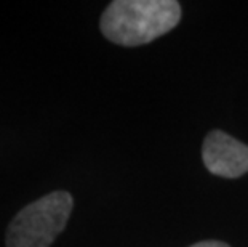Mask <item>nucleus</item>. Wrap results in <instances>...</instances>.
Returning a JSON list of instances; mask_svg holds the SVG:
<instances>
[{"label": "nucleus", "instance_id": "f03ea898", "mask_svg": "<svg viewBox=\"0 0 248 247\" xmlns=\"http://www.w3.org/2000/svg\"><path fill=\"white\" fill-rule=\"evenodd\" d=\"M72 196L55 191L21 209L7 231V247H50L66 228L72 212Z\"/></svg>", "mask_w": 248, "mask_h": 247}, {"label": "nucleus", "instance_id": "f257e3e1", "mask_svg": "<svg viewBox=\"0 0 248 247\" xmlns=\"http://www.w3.org/2000/svg\"><path fill=\"white\" fill-rule=\"evenodd\" d=\"M181 19L176 0H115L104 10L101 33L124 47H138L159 39Z\"/></svg>", "mask_w": 248, "mask_h": 247}, {"label": "nucleus", "instance_id": "7ed1b4c3", "mask_svg": "<svg viewBox=\"0 0 248 247\" xmlns=\"http://www.w3.org/2000/svg\"><path fill=\"white\" fill-rule=\"evenodd\" d=\"M202 157L205 167L213 175L237 178L248 172V146L221 130L207 135Z\"/></svg>", "mask_w": 248, "mask_h": 247}, {"label": "nucleus", "instance_id": "20e7f679", "mask_svg": "<svg viewBox=\"0 0 248 247\" xmlns=\"http://www.w3.org/2000/svg\"><path fill=\"white\" fill-rule=\"evenodd\" d=\"M191 247H231V246L221 243V241H202V243H197Z\"/></svg>", "mask_w": 248, "mask_h": 247}]
</instances>
